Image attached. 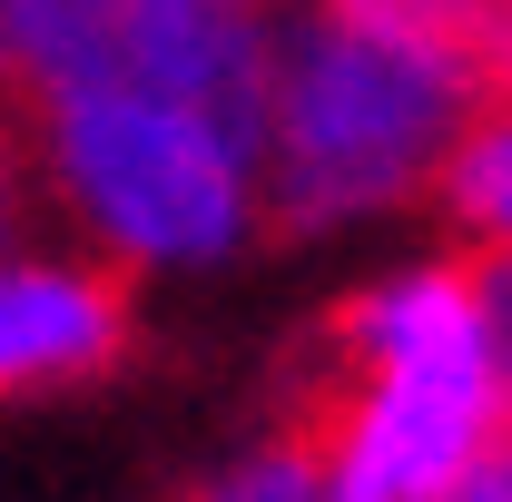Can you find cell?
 <instances>
[{"instance_id":"obj_5","label":"cell","mask_w":512,"mask_h":502,"mask_svg":"<svg viewBox=\"0 0 512 502\" xmlns=\"http://www.w3.org/2000/svg\"><path fill=\"white\" fill-rule=\"evenodd\" d=\"M316 10L444 60L483 109H512V0H316Z\"/></svg>"},{"instance_id":"obj_7","label":"cell","mask_w":512,"mask_h":502,"mask_svg":"<svg viewBox=\"0 0 512 502\" xmlns=\"http://www.w3.org/2000/svg\"><path fill=\"white\" fill-rule=\"evenodd\" d=\"M188 502H325V453L296 434V424H276L247 463H227V473L197 483Z\"/></svg>"},{"instance_id":"obj_4","label":"cell","mask_w":512,"mask_h":502,"mask_svg":"<svg viewBox=\"0 0 512 502\" xmlns=\"http://www.w3.org/2000/svg\"><path fill=\"white\" fill-rule=\"evenodd\" d=\"M128 355L119 266H0V394L79 384Z\"/></svg>"},{"instance_id":"obj_12","label":"cell","mask_w":512,"mask_h":502,"mask_svg":"<svg viewBox=\"0 0 512 502\" xmlns=\"http://www.w3.org/2000/svg\"><path fill=\"white\" fill-rule=\"evenodd\" d=\"M247 10H266V0H247Z\"/></svg>"},{"instance_id":"obj_1","label":"cell","mask_w":512,"mask_h":502,"mask_svg":"<svg viewBox=\"0 0 512 502\" xmlns=\"http://www.w3.org/2000/svg\"><path fill=\"white\" fill-rule=\"evenodd\" d=\"M286 424L325 453V502H434L503 434L463 266L345 296L286 365Z\"/></svg>"},{"instance_id":"obj_3","label":"cell","mask_w":512,"mask_h":502,"mask_svg":"<svg viewBox=\"0 0 512 502\" xmlns=\"http://www.w3.org/2000/svg\"><path fill=\"white\" fill-rule=\"evenodd\" d=\"M60 207L119 266H217L256 237V168L217 128L148 89H50L30 99Z\"/></svg>"},{"instance_id":"obj_8","label":"cell","mask_w":512,"mask_h":502,"mask_svg":"<svg viewBox=\"0 0 512 502\" xmlns=\"http://www.w3.org/2000/svg\"><path fill=\"white\" fill-rule=\"evenodd\" d=\"M453 266H463L473 335H483V365H493V414H503V434H512V247H503V237H483V247L453 256Z\"/></svg>"},{"instance_id":"obj_2","label":"cell","mask_w":512,"mask_h":502,"mask_svg":"<svg viewBox=\"0 0 512 502\" xmlns=\"http://www.w3.org/2000/svg\"><path fill=\"white\" fill-rule=\"evenodd\" d=\"M473 89L444 60L355 30L335 10H306L266 30V217L286 237H316L345 217L404 207L444 178V158L473 128Z\"/></svg>"},{"instance_id":"obj_11","label":"cell","mask_w":512,"mask_h":502,"mask_svg":"<svg viewBox=\"0 0 512 502\" xmlns=\"http://www.w3.org/2000/svg\"><path fill=\"white\" fill-rule=\"evenodd\" d=\"M0 99H20V89H10V10H0Z\"/></svg>"},{"instance_id":"obj_9","label":"cell","mask_w":512,"mask_h":502,"mask_svg":"<svg viewBox=\"0 0 512 502\" xmlns=\"http://www.w3.org/2000/svg\"><path fill=\"white\" fill-rule=\"evenodd\" d=\"M434 502H512V434H493V443H483V453H473V463H463V473H453Z\"/></svg>"},{"instance_id":"obj_6","label":"cell","mask_w":512,"mask_h":502,"mask_svg":"<svg viewBox=\"0 0 512 502\" xmlns=\"http://www.w3.org/2000/svg\"><path fill=\"white\" fill-rule=\"evenodd\" d=\"M434 188L453 197V217H463L473 237H503V247H512V109L483 119V128H463V148L444 158Z\"/></svg>"},{"instance_id":"obj_10","label":"cell","mask_w":512,"mask_h":502,"mask_svg":"<svg viewBox=\"0 0 512 502\" xmlns=\"http://www.w3.org/2000/svg\"><path fill=\"white\" fill-rule=\"evenodd\" d=\"M20 178H30V158H20V119L0 109V256L20 237Z\"/></svg>"}]
</instances>
